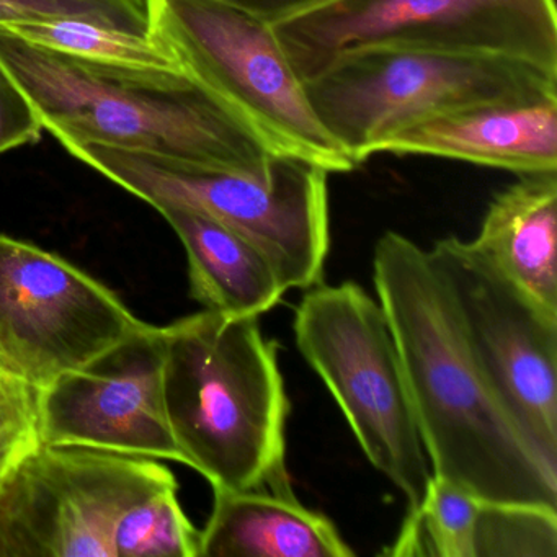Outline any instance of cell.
<instances>
[{"mask_svg":"<svg viewBox=\"0 0 557 557\" xmlns=\"http://www.w3.org/2000/svg\"><path fill=\"white\" fill-rule=\"evenodd\" d=\"M315 115L355 168L386 139L485 103L557 97V70L504 54L370 47L305 79Z\"/></svg>","mask_w":557,"mask_h":557,"instance_id":"cell-5","label":"cell"},{"mask_svg":"<svg viewBox=\"0 0 557 557\" xmlns=\"http://www.w3.org/2000/svg\"><path fill=\"white\" fill-rule=\"evenodd\" d=\"M145 325L73 263L0 234V364L41 389Z\"/></svg>","mask_w":557,"mask_h":557,"instance_id":"cell-11","label":"cell"},{"mask_svg":"<svg viewBox=\"0 0 557 557\" xmlns=\"http://www.w3.org/2000/svg\"><path fill=\"white\" fill-rule=\"evenodd\" d=\"M272 25L302 79L370 47L504 54L557 70L556 0H324Z\"/></svg>","mask_w":557,"mask_h":557,"instance_id":"cell-9","label":"cell"},{"mask_svg":"<svg viewBox=\"0 0 557 557\" xmlns=\"http://www.w3.org/2000/svg\"><path fill=\"white\" fill-rule=\"evenodd\" d=\"M213 492L198 557L355 556L335 524L305 507L292 485Z\"/></svg>","mask_w":557,"mask_h":557,"instance_id":"cell-14","label":"cell"},{"mask_svg":"<svg viewBox=\"0 0 557 557\" xmlns=\"http://www.w3.org/2000/svg\"><path fill=\"white\" fill-rule=\"evenodd\" d=\"M158 459L44 445L0 487V557H198Z\"/></svg>","mask_w":557,"mask_h":557,"instance_id":"cell-4","label":"cell"},{"mask_svg":"<svg viewBox=\"0 0 557 557\" xmlns=\"http://www.w3.org/2000/svg\"><path fill=\"white\" fill-rule=\"evenodd\" d=\"M0 64L64 148L94 143L230 171H262L278 158L184 71L86 63L4 27Z\"/></svg>","mask_w":557,"mask_h":557,"instance_id":"cell-2","label":"cell"},{"mask_svg":"<svg viewBox=\"0 0 557 557\" xmlns=\"http://www.w3.org/2000/svg\"><path fill=\"white\" fill-rule=\"evenodd\" d=\"M380 152L435 156L518 175L557 172V97L436 116L391 136Z\"/></svg>","mask_w":557,"mask_h":557,"instance_id":"cell-13","label":"cell"},{"mask_svg":"<svg viewBox=\"0 0 557 557\" xmlns=\"http://www.w3.org/2000/svg\"><path fill=\"white\" fill-rule=\"evenodd\" d=\"M149 35L272 154L329 174L355 165L315 115L305 79L269 22L218 0H146Z\"/></svg>","mask_w":557,"mask_h":557,"instance_id":"cell-7","label":"cell"},{"mask_svg":"<svg viewBox=\"0 0 557 557\" xmlns=\"http://www.w3.org/2000/svg\"><path fill=\"white\" fill-rule=\"evenodd\" d=\"M64 149L156 210L190 208L243 234L286 289L312 288L324 278L331 213L329 172L319 165L278 156L262 171H230L94 143Z\"/></svg>","mask_w":557,"mask_h":557,"instance_id":"cell-6","label":"cell"},{"mask_svg":"<svg viewBox=\"0 0 557 557\" xmlns=\"http://www.w3.org/2000/svg\"><path fill=\"white\" fill-rule=\"evenodd\" d=\"M221 4L230 5L237 11L246 12L260 21L276 24L283 18L299 14L306 9L314 8L324 0H218Z\"/></svg>","mask_w":557,"mask_h":557,"instance_id":"cell-23","label":"cell"},{"mask_svg":"<svg viewBox=\"0 0 557 557\" xmlns=\"http://www.w3.org/2000/svg\"><path fill=\"white\" fill-rule=\"evenodd\" d=\"M556 557L557 508L481 500L474 557Z\"/></svg>","mask_w":557,"mask_h":557,"instance_id":"cell-19","label":"cell"},{"mask_svg":"<svg viewBox=\"0 0 557 557\" xmlns=\"http://www.w3.org/2000/svg\"><path fill=\"white\" fill-rule=\"evenodd\" d=\"M44 125L24 90L0 64V152L40 141Z\"/></svg>","mask_w":557,"mask_h":557,"instance_id":"cell-22","label":"cell"},{"mask_svg":"<svg viewBox=\"0 0 557 557\" xmlns=\"http://www.w3.org/2000/svg\"><path fill=\"white\" fill-rule=\"evenodd\" d=\"M44 445L40 387L0 364V487Z\"/></svg>","mask_w":557,"mask_h":557,"instance_id":"cell-20","label":"cell"},{"mask_svg":"<svg viewBox=\"0 0 557 557\" xmlns=\"http://www.w3.org/2000/svg\"><path fill=\"white\" fill-rule=\"evenodd\" d=\"M481 498L455 482L433 475L406 521L389 556L474 557V531Z\"/></svg>","mask_w":557,"mask_h":557,"instance_id":"cell-18","label":"cell"},{"mask_svg":"<svg viewBox=\"0 0 557 557\" xmlns=\"http://www.w3.org/2000/svg\"><path fill=\"white\" fill-rule=\"evenodd\" d=\"M429 250L475 360L531 446L557 468V311L508 278L472 240L449 236Z\"/></svg>","mask_w":557,"mask_h":557,"instance_id":"cell-10","label":"cell"},{"mask_svg":"<svg viewBox=\"0 0 557 557\" xmlns=\"http://www.w3.org/2000/svg\"><path fill=\"white\" fill-rule=\"evenodd\" d=\"M373 280L432 474L481 500L557 508V468L531 446L475 360L430 250L387 231L374 246Z\"/></svg>","mask_w":557,"mask_h":557,"instance_id":"cell-1","label":"cell"},{"mask_svg":"<svg viewBox=\"0 0 557 557\" xmlns=\"http://www.w3.org/2000/svg\"><path fill=\"white\" fill-rule=\"evenodd\" d=\"M299 354L341 407L368 461L416 510L432 478L393 329L355 282L308 288L293 321Z\"/></svg>","mask_w":557,"mask_h":557,"instance_id":"cell-8","label":"cell"},{"mask_svg":"<svg viewBox=\"0 0 557 557\" xmlns=\"http://www.w3.org/2000/svg\"><path fill=\"white\" fill-rule=\"evenodd\" d=\"M76 18L149 34L146 0H0V27Z\"/></svg>","mask_w":557,"mask_h":557,"instance_id":"cell-21","label":"cell"},{"mask_svg":"<svg viewBox=\"0 0 557 557\" xmlns=\"http://www.w3.org/2000/svg\"><path fill=\"white\" fill-rule=\"evenodd\" d=\"M472 244L541 305L557 311V172L520 175L495 195Z\"/></svg>","mask_w":557,"mask_h":557,"instance_id":"cell-16","label":"cell"},{"mask_svg":"<svg viewBox=\"0 0 557 557\" xmlns=\"http://www.w3.org/2000/svg\"><path fill=\"white\" fill-rule=\"evenodd\" d=\"M187 252L191 296L208 311L260 315L288 289L262 250L226 224L190 208H158Z\"/></svg>","mask_w":557,"mask_h":557,"instance_id":"cell-15","label":"cell"},{"mask_svg":"<svg viewBox=\"0 0 557 557\" xmlns=\"http://www.w3.org/2000/svg\"><path fill=\"white\" fill-rule=\"evenodd\" d=\"M162 327L146 324L40 389L41 438L187 466L164 400Z\"/></svg>","mask_w":557,"mask_h":557,"instance_id":"cell-12","label":"cell"},{"mask_svg":"<svg viewBox=\"0 0 557 557\" xmlns=\"http://www.w3.org/2000/svg\"><path fill=\"white\" fill-rule=\"evenodd\" d=\"M24 40L100 66L139 71H182L168 48L151 35L76 18L30 22L4 27Z\"/></svg>","mask_w":557,"mask_h":557,"instance_id":"cell-17","label":"cell"},{"mask_svg":"<svg viewBox=\"0 0 557 557\" xmlns=\"http://www.w3.org/2000/svg\"><path fill=\"white\" fill-rule=\"evenodd\" d=\"M162 342L165 410L188 468L224 491L289 485V400L259 318L205 309L162 327Z\"/></svg>","mask_w":557,"mask_h":557,"instance_id":"cell-3","label":"cell"}]
</instances>
